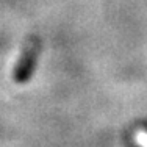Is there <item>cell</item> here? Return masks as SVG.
<instances>
[{
	"mask_svg": "<svg viewBox=\"0 0 147 147\" xmlns=\"http://www.w3.org/2000/svg\"><path fill=\"white\" fill-rule=\"evenodd\" d=\"M133 141L139 147H147V130H144V128L136 130L133 133Z\"/></svg>",
	"mask_w": 147,
	"mask_h": 147,
	"instance_id": "cell-1",
	"label": "cell"
}]
</instances>
